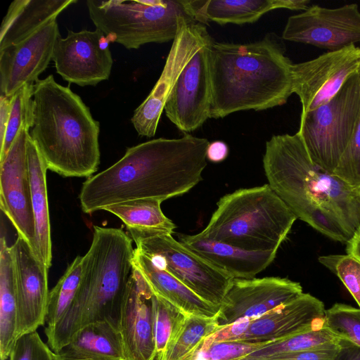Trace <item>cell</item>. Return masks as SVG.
Wrapping results in <instances>:
<instances>
[{
	"label": "cell",
	"mask_w": 360,
	"mask_h": 360,
	"mask_svg": "<svg viewBox=\"0 0 360 360\" xmlns=\"http://www.w3.org/2000/svg\"><path fill=\"white\" fill-rule=\"evenodd\" d=\"M132 240L122 229L94 226L83 256L77 296L63 317L45 331L55 352L82 327L101 321L117 323L120 307L133 271Z\"/></svg>",
	"instance_id": "5b68a950"
},
{
	"label": "cell",
	"mask_w": 360,
	"mask_h": 360,
	"mask_svg": "<svg viewBox=\"0 0 360 360\" xmlns=\"http://www.w3.org/2000/svg\"><path fill=\"white\" fill-rule=\"evenodd\" d=\"M252 320L243 318L223 326L206 338L205 341L209 343L240 341Z\"/></svg>",
	"instance_id": "f35d334b"
},
{
	"label": "cell",
	"mask_w": 360,
	"mask_h": 360,
	"mask_svg": "<svg viewBox=\"0 0 360 360\" xmlns=\"http://www.w3.org/2000/svg\"><path fill=\"white\" fill-rule=\"evenodd\" d=\"M229 154L228 146L221 141L210 143L207 149V158L213 162H220L224 160Z\"/></svg>",
	"instance_id": "60d3db41"
},
{
	"label": "cell",
	"mask_w": 360,
	"mask_h": 360,
	"mask_svg": "<svg viewBox=\"0 0 360 360\" xmlns=\"http://www.w3.org/2000/svg\"><path fill=\"white\" fill-rule=\"evenodd\" d=\"M162 200L143 198L128 200L105 207L103 210L120 218L127 229L156 234H172L175 224L162 212Z\"/></svg>",
	"instance_id": "83f0119b"
},
{
	"label": "cell",
	"mask_w": 360,
	"mask_h": 360,
	"mask_svg": "<svg viewBox=\"0 0 360 360\" xmlns=\"http://www.w3.org/2000/svg\"><path fill=\"white\" fill-rule=\"evenodd\" d=\"M55 354L57 360H124L117 323L109 320L82 327Z\"/></svg>",
	"instance_id": "d4e9b609"
},
{
	"label": "cell",
	"mask_w": 360,
	"mask_h": 360,
	"mask_svg": "<svg viewBox=\"0 0 360 360\" xmlns=\"http://www.w3.org/2000/svg\"><path fill=\"white\" fill-rule=\"evenodd\" d=\"M179 239L185 247L233 278H255L270 265L277 252L247 251L206 239L199 233L194 235L179 234Z\"/></svg>",
	"instance_id": "7402d4cb"
},
{
	"label": "cell",
	"mask_w": 360,
	"mask_h": 360,
	"mask_svg": "<svg viewBox=\"0 0 360 360\" xmlns=\"http://www.w3.org/2000/svg\"><path fill=\"white\" fill-rule=\"evenodd\" d=\"M347 254L360 261V231L347 243Z\"/></svg>",
	"instance_id": "7bdbcfd3"
},
{
	"label": "cell",
	"mask_w": 360,
	"mask_h": 360,
	"mask_svg": "<svg viewBox=\"0 0 360 360\" xmlns=\"http://www.w3.org/2000/svg\"><path fill=\"white\" fill-rule=\"evenodd\" d=\"M297 217L269 184L226 194L203 238L252 252H277Z\"/></svg>",
	"instance_id": "8992f818"
},
{
	"label": "cell",
	"mask_w": 360,
	"mask_h": 360,
	"mask_svg": "<svg viewBox=\"0 0 360 360\" xmlns=\"http://www.w3.org/2000/svg\"><path fill=\"white\" fill-rule=\"evenodd\" d=\"M333 174L360 191V116L349 146Z\"/></svg>",
	"instance_id": "d590c367"
},
{
	"label": "cell",
	"mask_w": 360,
	"mask_h": 360,
	"mask_svg": "<svg viewBox=\"0 0 360 360\" xmlns=\"http://www.w3.org/2000/svg\"><path fill=\"white\" fill-rule=\"evenodd\" d=\"M207 38L174 83L165 105L167 118L182 132H192L210 118V47Z\"/></svg>",
	"instance_id": "7c38bea8"
},
{
	"label": "cell",
	"mask_w": 360,
	"mask_h": 360,
	"mask_svg": "<svg viewBox=\"0 0 360 360\" xmlns=\"http://www.w3.org/2000/svg\"><path fill=\"white\" fill-rule=\"evenodd\" d=\"M263 167L268 184L297 219L341 243L360 231V191L315 165L298 132L267 141Z\"/></svg>",
	"instance_id": "7a4b0ae2"
},
{
	"label": "cell",
	"mask_w": 360,
	"mask_h": 360,
	"mask_svg": "<svg viewBox=\"0 0 360 360\" xmlns=\"http://www.w3.org/2000/svg\"><path fill=\"white\" fill-rule=\"evenodd\" d=\"M319 261L340 279L360 309V261L347 254L321 256Z\"/></svg>",
	"instance_id": "e575fe53"
},
{
	"label": "cell",
	"mask_w": 360,
	"mask_h": 360,
	"mask_svg": "<svg viewBox=\"0 0 360 360\" xmlns=\"http://www.w3.org/2000/svg\"><path fill=\"white\" fill-rule=\"evenodd\" d=\"M27 156L35 221V253L49 269L52 261V247L46 186L48 169L30 134L27 141Z\"/></svg>",
	"instance_id": "484cf974"
},
{
	"label": "cell",
	"mask_w": 360,
	"mask_h": 360,
	"mask_svg": "<svg viewBox=\"0 0 360 360\" xmlns=\"http://www.w3.org/2000/svg\"><path fill=\"white\" fill-rule=\"evenodd\" d=\"M34 84L23 86L11 96L8 126L0 146V162L7 155L22 128L31 129L33 120L32 98Z\"/></svg>",
	"instance_id": "d6a6232c"
},
{
	"label": "cell",
	"mask_w": 360,
	"mask_h": 360,
	"mask_svg": "<svg viewBox=\"0 0 360 360\" xmlns=\"http://www.w3.org/2000/svg\"><path fill=\"white\" fill-rule=\"evenodd\" d=\"M30 132L47 169L65 177H90L100 164V123L79 96L53 75L34 84Z\"/></svg>",
	"instance_id": "277c9868"
},
{
	"label": "cell",
	"mask_w": 360,
	"mask_h": 360,
	"mask_svg": "<svg viewBox=\"0 0 360 360\" xmlns=\"http://www.w3.org/2000/svg\"><path fill=\"white\" fill-rule=\"evenodd\" d=\"M152 307L156 360H161L189 314L153 292Z\"/></svg>",
	"instance_id": "1f68e13d"
},
{
	"label": "cell",
	"mask_w": 360,
	"mask_h": 360,
	"mask_svg": "<svg viewBox=\"0 0 360 360\" xmlns=\"http://www.w3.org/2000/svg\"><path fill=\"white\" fill-rule=\"evenodd\" d=\"M8 360H57L55 352L44 342L37 330L19 337Z\"/></svg>",
	"instance_id": "8d00e7d4"
},
{
	"label": "cell",
	"mask_w": 360,
	"mask_h": 360,
	"mask_svg": "<svg viewBox=\"0 0 360 360\" xmlns=\"http://www.w3.org/2000/svg\"><path fill=\"white\" fill-rule=\"evenodd\" d=\"M323 325L341 338L360 347V309L336 303L326 309Z\"/></svg>",
	"instance_id": "836d02e7"
},
{
	"label": "cell",
	"mask_w": 360,
	"mask_h": 360,
	"mask_svg": "<svg viewBox=\"0 0 360 360\" xmlns=\"http://www.w3.org/2000/svg\"><path fill=\"white\" fill-rule=\"evenodd\" d=\"M195 355L193 356H191L188 359H187L186 360H193L194 359V357H195Z\"/></svg>",
	"instance_id": "ee69618b"
},
{
	"label": "cell",
	"mask_w": 360,
	"mask_h": 360,
	"mask_svg": "<svg viewBox=\"0 0 360 360\" xmlns=\"http://www.w3.org/2000/svg\"><path fill=\"white\" fill-rule=\"evenodd\" d=\"M303 293L300 283L286 278H234L217 314L220 327L243 319H255Z\"/></svg>",
	"instance_id": "2e32d148"
},
{
	"label": "cell",
	"mask_w": 360,
	"mask_h": 360,
	"mask_svg": "<svg viewBox=\"0 0 360 360\" xmlns=\"http://www.w3.org/2000/svg\"><path fill=\"white\" fill-rule=\"evenodd\" d=\"M360 71V47L351 45L292 65V91L301 115L328 103L347 81Z\"/></svg>",
	"instance_id": "30bf717a"
},
{
	"label": "cell",
	"mask_w": 360,
	"mask_h": 360,
	"mask_svg": "<svg viewBox=\"0 0 360 360\" xmlns=\"http://www.w3.org/2000/svg\"><path fill=\"white\" fill-rule=\"evenodd\" d=\"M52 60L57 73L70 83L96 86L108 79L113 64L108 39L98 29L68 30L56 41Z\"/></svg>",
	"instance_id": "5bb4252c"
},
{
	"label": "cell",
	"mask_w": 360,
	"mask_h": 360,
	"mask_svg": "<svg viewBox=\"0 0 360 360\" xmlns=\"http://www.w3.org/2000/svg\"><path fill=\"white\" fill-rule=\"evenodd\" d=\"M77 0H14L0 30V49L16 44L49 23Z\"/></svg>",
	"instance_id": "cb8c5ba5"
},
{
	"label": "cell",
	"mask_w": 360,
	"mask_h": 360,
	"mask_svg": "<svg viewBox=\"0 0 360 360\" xmlns=\"http://www.w3.org/2000/svg\"><path fill=\"white\" fill-rule=\"evenodd\" d=\"M30 129L22 128L0 162V207L35 252V221L27 156Z\"/></svg>",
	"instance_id": "9a60e30c"
},
{
	"label": "cell",
	"mask_w": 360,
	"mask_h": 360,
	"mask_svg": "<svg viewBox=\"0 0 360 360\" xmlns=\"http://www.w3.org/2000/svg\"><path fill=\"white\" fill-rule=\"evenodd\" d=\"M333 360H360V347L348 340L340 338L338 351Z\"/></svg>",
	"instance_id": "ab89813d"
},
{
	"label": "cell",
	"mask_w": 360,
	"mask_h": 360,
	"mask_svg": "<svg viewBox=\"0 0 360 360\" xmlns=\"http://www.w3.org/2000/svg\"><path fill=\"white\" fill-rule=\"evenodd\" d=\"M82 259L83 256H77L56 285L49 291L44 331L53 328L75 300L81 282Z\"/></svg>",
	"instance_id": "f546056e"
},
{
	"label": "cell",
	"mask_w": 360,
	"mask_h": 360,
	"mask_svg": "<svg viewBox=\"0 0 360 360\" xmlns=\"http://www.w3.org/2000/svg\"><path fill=\"white\" fill-rule=\"evenodd\" d=\"M59 35L55 19L23 41L0 49L1 95L10 97L23 86L39 79L52 60Z\"/></svg>",
	"instance_id": "d6986e66"
},
{
	"label": "cell",
	"mask_w": 360,
	"mask_h": 360,
	"mask_svg": "<svg viewBox=\"0 0 360 360\" xmlns=\"http://www.w3.org/2000/svg\"><path fill=\"white\" fill-rule=\"evenodd\" d=\"M293 63L273 35L248 44L212 41L210 118L285 104L292 91Z\"/></svg>",
	"instance_id": "3957f363"
},
{
	"label": "cell",
	"mask_w": 360,
	"mask_h": 360,
	"mask_svg": "<svg viewBox=\"0 0 360 360\" xmlns=\"http://www.w3.org/2000/svg\"><path fill=\"white\" fill-rule=\"evenodd\" d=\"M282 38L329 51L360 42V11L356 4L328 8L313 5L288 18Z\"/></svg>",
	"instance_id": "4fadbf2b"
},
{
	"label": "cell",
	"mask_w": 360,
	"mask_h": 360,
	"mask_svg": "<svg viewBox=\"0 0 360 360\" xmlns=\"http://www.w3.org/2000/svg\"><path fill=\"white\" fill-rule=\"evenodd\" d=\"M323 303L308 293L269 311L252 320L240 341L265 342L321 328L325 317Z\"/></svg>",
	"instance_id": "ffe728a7"
},
{
	"label": "cell",
	"mask_w": 360,
	"mask_h": 360,
	"mask_svg": "<svg viewBox=\"0 0 360 360\" xmlns=\"http://www.w3.org/2000/svg\"><path fill=\"white\" fill-rule=\"evenodd\" d=\"M209 144L185 134L128 148L117 162L84 182L79 195L82 211L92 214L128 200L164 201L187 193L202 180Z\"/></svg>",
	"instance_id": "6da1fadb"
},
{
	"label": "cell",
	"mask_w": 360,
	"mask_h": 360,
	"mask_svg": "<svg viewBox=\"0 0 360 360\" xmlns=\"http://www.w3.org/2000/svg\"><path fill=\"white\" fill-rule=\"evenodd\" d=\"M136 249L205 301L220 307L233 278L176 240L172 234L127 229Z\"/></svg>",
	"instance_id": "9c48e42d"
},
{
	"label": "cell",
	"mask_w": 360,
	"mask_h": 360,
	"mask_svg": "<svg viewBox=\"0 0 360 360\" xmlns=\"http://www.w3.org/2000/svg\"><path fill=\"white\" fill-rule=\"evenodd\" d=\"M340 337L324 325L290 337L271 342L240 359H255L267 356L311 349L337 343Z\"/></svg>",
	"instance_id": "4dcf8cb0"
},
{
	"label": "cell",
	"mask_w": 360,
	"mask_h": 360,
	"mask_svg": "<svg viewBox=\"0 0 360 360\" xmlns=\"http://www.w3.org/2000/svg\"><path fill=\"white\" fill-rule=\"evenodd\" d=\"M11 103V96L8 97L3 95L0 96V144L1 145L5 137L10 108Z\"/></svg>",
	"instance_id": "b9f144b4"
},
{
	"label": "cell",
	"mask_w": 360,
	"mask_h": 360,
	"mask_svg": "<svg viewBox=\"0 0 360 360\" xmlns=\"http://www.w3.org/2000/svg\"><path fill=\"white\" fill-rule=\"evenodd\" d=\"M190 16L198 23L242 25L257 21L265 13L280 8L305 11L309 0H185Z\"/></svg>",
	"instance_id": "44dd1931"
},
{
	"label": "cell",
	"mask_w": 360,
	"mask_h": 360,
	"mask_svg": "<svg viewBox=\"0 0 360 360\" xmlns=\"http://www.w3.org/2000/svg\"><path fill=\"white\" fill-rule=\"evenodd\" d=\"M152 292L189 315L214 317L219 307L198 296L166 270L159 267L150 257L136 248L132 259Z\"/></svg>",
	"instance_id": "603a6c76"
},
{
	"label": "cell",
	"mask_w": 360,
	"mask_h": 360,
	"mask_svg": "<svg viewBox=\"0 0 360 360\" xmlns=\"http://www.w3.org/2000/svg\"><path fill=\"white\" fill-rule=\"evenodd\" d=\"M86 3L96 29L127 49L174 41L181 18H191L185 0H88Z\"/></svg>",
	"instance_id": "52a82bcc"
},
{
	"label": "cell",
	"mask_w": 360,
	"mask_h": 360,
	"mask_svg": "<svg viewBox=\"0 0 360 360\" xmlns=\"http://www.w3.org/2000/svg\"><path fill=\"white\" fill-rule=\"evenodd\" d=\"M10 250L18 301V338L45 324L49 268L19 236Z\"/></svg>",
	"instance_id": "e0dca14e"
},
{
	"label": "cell",
	"mask_w": 360,
	"mask_h": 360,
	"mask_svg": "<svg viewBox=\"0 0 360 360\" xmlns=\"http://www.w3.org/2000/svg\"><path fill=\"white\" fill-rule=\"evenodd\" d=\"M339 342L307 350L240 360H333L338 351Z\"/></svg>",
	"instance_id": "74e56055"
},
{
	"label": "cell",
	"mask_w": 360,
	"mask_h": 360,
	"mask_svg": "<svg viewBox=\"0 0 360 360\" xmlns=\"http://www.w3.org/2000/svg\"><path fill=\"white\" fill-rule=\"evenodd\" d=\"M210 37L205 25L188 17L181 18L177 34L161 75L131 118L139 135L148 138L155 135L166 101L179 74L200 46Z\"/></svg>",
	"instance_id": "8fae6325"
},
{
	"label": "cell",
	"mask_w": 360,
	"mask_h": 360,
	"mask_svg": "<svg viewBox=\"0 0 360 360\" xmlns=\"http://www.w3.org/2000/svg\"><path fill=\"white\" fill-rule=\"evenodd\" d=\"M360 116V71L326 104L301 115L298 133L311 161L333 174Z\"/></svg>",
	"instance_id": "ba28073f"
},
{
	"label": "cell",
	"mask_w": 360,
	"mask_h": 360,
	"mask_svg": "<svg viewBox=\"0 0 360 360\" xmlns=\"http://www.w3.org/2000/svg\"><path fill=\"white\" fill-rule=\"evenodd\" d=\"M221 328L217 315L214 317L188 315L161 360H186L193 356L205 338Z\"/></svg>",
	"instance_id": "f1b7e54d"
},
{
	"label": "cell",
	"mask_w": 360,
	"mask_h": 360,
	"mask_svg": "<svg viewBox=\"0 0 360 360\" xmlns=\"http://www.w3.org/2000/svg\"><path fill=\"white\" fill-rule=\"evenodd\" d=\"M18 339V301L10 246L0 242V357L8 360Z\"/></svg>",
	"instance_id": "4316f807"
},
{
	"label": "cell",
	"mask_w": 360,
	"mask_h": 360,
	"mask_svg": "<svg viewBox=\"0 0 360 360\" xmlns=\"http://www.w3.org/2000/svg\"><path fill=\"white\" fill-rule=\"evenodd\" d=\"M152 296L148 283L133 266L117 319L124 360H156Z\"/></svg>",
	"instance_id": "ac0fdd59"
}]
</instances>
